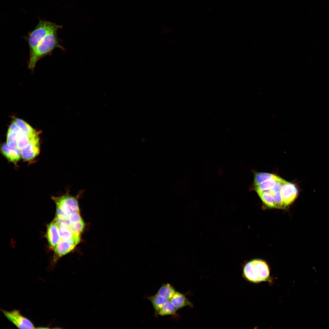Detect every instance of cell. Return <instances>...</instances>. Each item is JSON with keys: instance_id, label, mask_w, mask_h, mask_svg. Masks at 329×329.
<instances>
[{"instance_id": "1", "label": "cell", "mask_w": 329, "mask_h": 329, "mask_svg": "<svg viewBox=\"0 0 329 329\" xmlns=\"http://www.w3.org/2000/svg\"><path fill=\"white\" fill-rule=\"evenodd\" d=\"M57 31H54L47 35L39 42L35 50L29 56L28 67L32 72L38 62L48 55H51L57 48L63 50L65 48L60 44L57 35Z\"/></svg>"}, {"instance_id": "2", "label": "cell", "mask_w": 329, "mask_h": 329, "mask_svg": "<svg viewBox=\"0 0 329 329\" xmlns=\"http://www.w3.org/2000/svg\"><path fill=\"white\" fill-rule=\"evenodd\" d=\"M55 23L40 19L34 29L24 37L28 44L30 56L33 53L41 41L48 34L62 28Z\"/></svg>"}, {"instance_id": "3", "label": "cell", "mask_w": 329, "mask_h": 329, "mask_svg": "<svg viewBox=\"0 0 329 329\" xmlns=\"http://www.w3.org/2000/svg\"><path fill=\"white\" fill-rule=\"evenodd\" d=\"M243 274L249 281L257 283L268 280L270 277V269L267 264L260 259L253 260L244 266Z\"/></svg>"}, {"instance_id": "4", "label": "cell", "mask_w": 329, "mask_h": 329, "mask_svg": "<svg viewBox=\"0 0 329 329\" xmlns=\"http://www.w3.org/2000/svg\"><path fill=\"white\" fill-rule=\"evenodd\" d=\"M83 193V190H81L76 196H74L67 192L63 195L58 197L53 196L52 198L55 202L56 207L60 208L69 217L73 214L80 213L78 199Z\"/></svg>"}, {"instance_id": "5", "label": "cell", "mask_w": 329, "mask_h": 329, "mask_svg": "<svg viewBox=\"0 0 329 329\" xmlns=\"http://www.w3.org/2000/svg\"><path fill=\"white\" fill-rule=\"evenodd\" d=\"M1 311L5 317L19 328H36L32 322L23 315L19 310L15 309L8 311L2 309Z\"/></svg>"}, {"instance_id": "6", "label": "cell", "mask_w": 329, "mask_h": 329, "mask_svg": "<svg viewBox=\"0 0 329 329\" xmlns=\"http://www.w3.org/2000/svg\"><path fill=\"white\" fill-rule=\"evenodd\" d=\"M39 152V138L37 135L33 137L28 144L21 150V158L24 161H30L38 155Z\"/></svg>"}, {"instance_id": "7", "label": "cell", "mask_w": 329, "mask_h": 329, "mask_svg": "<svg viewBox=\"0 0 329 329\" xmlns=\"http://www.w3.org/2000/svg\"><path fill=\"white\" fill-rule=\"evenodd\" d=\"M80 236L69 240H61L53 249L55 254L54 261L72 251L79 242Z\"/></svg>"}, {"instance_id": "8", "label": "cell", "mask_w": 329, "mask_h": 329, "mask_svg": "<svg viewBox=\"0 0 329 329\" xmlns=\"http://www.w3.org/2000/svg\"><path fill=\"white\" fill-rule=\"evenodd\" d=\"M281 193L285 208L292 204L298 195V190L295 185L286 181L282 185Z\"/></svg>"}, {"instance_id": "9", "label": "cell", "mask_w": 329, "mask_h": 329, "mask_svg": "<svg viewBox=\"0 0 329 329\" xmlns=\"http://www.w3.org/2000/svg\"><path fill=\"white\" fill-rule=\"evenodd\" d=\"M46 236L50 247L53 249L60 241L58 227L55 219L48 225Z\"/></svg>"}, {"instance_id": "10", "label": "cell", "mask_w": 329, "mask_h": 329, "mask_svg": "<svg viewBox=\"0 0 329 329\" xmlns=\"http://www.w3.org/2000/svg\"><path fill=\"white\" fill-rule=\"evenodd\" d=\"M1 151L3 156L9 161L16 164L21 158V150L17 147L14 149L9 148L6 143H3L1 147Z\"/></svg>"}, {"instance_id": "11", "label": "cell", "mask_w": 329, "mask_h": 329, "mask_svg": "<svg viewBox=\"0 0 329 329\" xmlns=\"http://www.w3.org/2000/svg\"><path fill=\"white\" fill-rule=\"evenodd\" d=\"M170 300L177 310L186 306H192V303L185 295L179 292H176Z\"/></svg>"}, {"instance_id": "12", "label": "cell", "mask_w": 329, "mask_h": 329, "mask_svg": "<svg viewBox=\"0 0 329 329\" xmlns=\"http://www.w3.org/2000/svg\"><path fill=\"white\" fill-rule=\"evenodd\" d=\"M13 122L18 126L21 131L29 136H34L38 134L37 132L28 124L23 120L14 118Z\"/></svg>"}, {"instance_id": "13", "label": "cell", "mask_w": 329, "mask_h": 329, "mask_svg": "<svg viewBox=\"0 0 329 329\" xmlns=\"http://www.w3.org/2000/svg\"><path fill=\"white\" fill-rule=\"evenodd\" d=\"M176 291L169 283L163 285L158 290L157 294L160 296L170 300Z\"/></svg>"}, {"instance_id": "14", "label": "cell", "mask_w": 329, "mask_h": 329, "mask_svg": "<svg viewBox=\"0 0 329 329\" xmlns=\"http://www.w3.org/2000/svg\"><path fill=\"white\" fill-rule=\"evenodd\" d=\"M279 177L276 176L275 178L267 180L255 186V189L257 193L270 190L274 186Z\"/></svg>"}, {"instance_id": "15", "label": "cell", "mask_w": 329, "mask_h": 329, "mask_svg": "<svg viewBox=\"0 0 329 329\" xmlns=\"http://www.w3.org/2000/svg\"><path fill=\"white\" fill-rule=\"evenodd\" d=\"M148 299L151 302L155 311L157 313L163 305L168 301V300L160 296L157 294L154 295L149 297Z\"/></svg>"}, {"instance_id": "16", "label": "cell", "mask_w": 329, "mask_h": 329, "mask_svg": "<svg viewBox=\"0 0 329 329\" xmlns=\"http://www.w3.org/2000/svg\"><path fill=\"white\" fill-rule=\"evenodd\" d=\"M37 134L31 136L21 131L17 134L16 147L21 150L28 144L33 137Z\"/></svg>"}, {"instance_id": "17", "label": "cell", "mask_w": 329, "mask_h": 329, "mask_svg": "<svg viewBox=\"0 0 329 329\" xmlns=\"http://www.w3.org/2000/svg\"><path fill=\"white\" fill-rule=\"evenodd\" d=\"M177 310L170 301L168 300L160 308L157 313L162 316L173 315L176 313Z\"/></svg>"}, {"instance_id": "18", "label": "cell", "mask_w": 329, "mask_h": 329, "mask_svg": "<svg viewBox=\"0 0 329 329\" xmlns=\"http://www.w3.org/2000/svg\"><path fill=\"white\" fill-rule=\"evenodd\" d=\"M263 202L267 207L274 208L273 194L270 190H267L257 193Z\"/></svg>"}, {"instance_id": "19", "label": "cell", "mask_w": 329, "mask_h": 329, "mask_svg": "<svg viewBox=\"0 0 329 329\" xmlns=\"http://www.w3.org/2000/svg\"><path fill=\"white\" fill-rule=\"evenodd\" d=\"M276 176L274 174L267 173H256L254 175V179L255 186H256L267 180L274 178Z\"/></svg>"}, {"instance_id": "20", "label": "cell", "mask_w": 329, "mask_h": 329, "mask_svg": "<svg viewBox=\"0 0 329 329\" xmlns=\"http://www.w3.org/2000/svg\"><path fill=\"white\" fill-rule=\"evenodd\" d=\"M58 231L61 240H69L80 236L74 234L68 228L58 226Z\"/></svg>"}, {"instance_id": "21", "label": "cell", "mask_w": 329, "mask_h": 329, "mask_svg": "<svg viewBox=\"0 0 329 329\" xmlns=\"http://www.w3.org/2000/svg\"><path fill=\"white\" fill-rule=\"evenodd\" d=\"M17 134L8 130L6 143L9 148L14 149L16 147Z\"/></svg>"}, {"instance_id": "22", "label": "cell", "mask_w": 329, "mask_h": 329, "mask_svg": "<svg viewBox=\"0 0 329 329\" xmlns=\"http://www.w3.org/2000/svg\"><path fill=\"white\" fill-rule=\"evenodd\" d=\"M84 226V222L82 220L76 223L71 224L69 228L75 235H80Z\"/></svg>"}, {"instance_id": "23", "label": "cell", "mask_w": 329, "mask_h": 329, "mask_svg": "<svg viewBox=\"0 0 329 329\" xmlns=\"http://www.w3.org/2000/svg\"><path fill=\"white\" fill-rule=\"evenodd\" d=\"M273 197L274 208H285L282 197L280 191L274 194Z\"/></svg>"}, {"instance_id": "24", "label": "cell", "mask_w": 329, "mask_h": 329, "mask_svg": "<svg viewBox=\"0 0 329 329\" xmlns=\"http://www.w3.org/2000/svg\"><path fill=\"white\" fill-rule=\"evenodd\" d=\"M285 181L281 178L279 177L274 186L270 190L273 195L278 192L280 191L282 185Z\"/></svg>"}, {"instance_id": "25", "label": "cell", "mask_w": 329, "mask_h": 329, "mask_svg": "<svg viewBox=\"0 0 329 329\" xmlns=\"http://www.w3.org/2000/svg\"><path fill=\"white\" fill-rule=\"evenodd\" d=\"M71 224L76 223L82 220L80 213H76L72 214L68 218Z\"/></svg>"}, {"instance_id": "26", "label": "cell", "mask_w": 329, "mask_h": 329, "mask_svg": "<svg viewBox=\"0 0 329 329\" xmlns=\"http://www.w3.org/2000/svg\"><path fill=\"white\" fill-rule=\"evenodd\" d=\"M9 130L11 132L18 134L21 131L16 124L13 121L10 125Z\"/></svg>"}]
</instances>
